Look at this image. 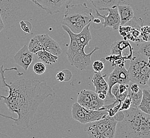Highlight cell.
<instances>
[{
  "instance_id": "cell-1",
  "label": "cell",
  "mask_w": 150,
  "mask_h": 138,
  "mask_svg": "<svg viewBox=\"0 0 150 138\" xmlns=\"http://www.w3.org/2000/svg\"><path fill=\"white\" fill-rule=\"evenodd\" d=\"M3 65L0 67L3 86L8 88V96L0 95L10 112L16 113L17 118L0 116L11 119L18 127L24 128L34 125L54 103L55 92L44 80L23 78L8 84L6 81Z\"/></svg>"
},
{
  "instance_id": "cell-2",
  "label": "cell",
  "mask_w": 150,
  "mask_h": 138,
  "mask_svg": "<svg viewBox=\"0 0 150 138\" xmlns=\"http://www.w3.org/2000/svg\"><path fill=\"white\" fill-rule=\"evenodd\" d=\"M122 112L124 116L117 123L115 138H150V115L132 107Z\"/></svg>"
},
{
  "instance_id": "cell-3",
  "label": "cell",
  "mask_w": 150,
  "mask_h": 138,
  "mask_svg": "<svg viewBox=\"0 0 150 138\" xmlns=\"http://www.w3.org/2000/svg\"><path fill=\"white\" fill-rule=\"evenodd\" d=\"M94 19L93 10L86 3L70 4L66 8L61 24L68 27L72 32L78 34Z\"/></svg>"
},
{
  "instance_id": "cell-4",
  "label": "cell",
  "mask_w": 150,
  "mask_h": 138,
  "mask_svg": "<svg viewBox=\"0 0 150 138\" xmlns=\"http://www.w3.org/2000/svg\"><path fill=\"white\" fill-rule=\"evenodd\" d=\"M62 28L68 33L70 37V44L68 46L66 52L67 58L71 65L80 70L86 69L91 63V56L96 51L100 49L98 46H95L92 51L88 54L85 53L84 48L79 46L77 40L75 37V34L66 26L62 25Z\"/></svg>"
},
{
  "instance_id": "cell-5",
  "label": "cell",
  "mask_w": 150,
  "mask_h": 138,
  "mask_svg": "<svg viewBox=\"0 0 150 138\" xmlns=\"http://www.w3.org/2000/svg\"><path fill=\"white\" fill-rule=\"evenodd\" d=\"M0 15L6 28L14 26L25 15L17 2L0 0Z\"/></svg>"
},
{
  "instance_id": "cell-6",
  "label": "cell",
  "mask_w": 150,
  "mask_h": 138,
  "mask_svg": "<svg viewBox=\"0 0 150 138\" xmlns=\"http://www.w3.org/2000/svg\"><path fill=\"white\" fill-rule=\"evenodd\" d=\"M118 121L113 117L108 115L105 118L85 124L84 131L87 133L90 138H98L102 133Z\"/></svg>"
},
{
  "instance_id": "cell-7",
  "label": "cell",
  "mask_w": 150,
  "mask_h": 138,
  "mask_svg": "<svg viewBox=\"0 0 150 138\" xmlns=\"http://www.w3.org/2000/svg\"><path fill=\"white\" fill-rule=\"evenodd\" d=\"M32 2L46 12L53 15L61 13L70 5L74 0H30Z\"/></svg>"
},
{
  "instance_id": "cell-8",
  "label": "cell",
  "mask_w": 150,
  "mask_h": 138,
  "mask_svg": "<svg viewBox=\"0 0 150 138\" xmlns=\"http://www.w3.org/2000/svg\"><path fill=\"white\" fill-rule=\"evenodd\" d=\"M103 11L108 12V15H101L98 10L95 9L96 16L100 17L104 19V22L102 24L104 28L111 27L114 30H118L120 27L121 20L119 13L118 6L111 9H104Z\"/></svg>"
},
{
  "instance_id": "cell-9",
  "label": "cell",
  "mask_w": 150,
  "mask_h": 138,
  "mask_svg": "<svg viewBox=\"0 0 150 138\" xmlns=\"http://www.w3.org/2000/svg\"><path fill=\"white\" fill-rule=\"evenodd\" d=\"M111 54L119 55L125 60H131L133 58V49L127 41H117L111 46Z\"/></svg>"
},
{
  "instance_id": "cell-10",
  "label": "cell",
  "mask_w": 150,
  "mask_h": 138,
  "mask_svg": "<svg viewBox=\"0 0 150 138\" xmlns=\"http://www.w3.org/2000/svg\"><path fill=\"white\" fill-rule=\"evenodd\" d=\"M15 63L27 71L34 60V54L30 52L28 46H24L14 56Z\"/></svg>"
},
{
  "instance_id": "cell-11",
  "label": "cell",
  "mask_w": 150,
  "mask_h": 138,
  "mask_svg": "<svg viewBox=\"0 0 150 138\" xmlns=\"http://www.w3.org/2000/svg\"><path fill=\"white\" fill-rule=\"evenodd\" d=\"M38 38L43 46L45 51L56 56L60 55L62 50L58 42L51 37L49 34H38Z\"/></svg>"
},
{
  "instance_id": "cell-12",
  "label": "cell",
  "mask_w": 150,
  "mask_h": 138,
  "mask_svg": "<svg viewBox=\"0 0 150 138\" xmlns=\"http://www.w3.org/2000/svg\"><path fill=\"white\" fill-rule=\"evenodd\" d=\"M106 75H102L101 72H94L91 81L95 87V92L97 94L102 92L108 95L109 86L108 82L104 79V77Z\"/></svg>"
},
{
  "instance_id": "cell-13",
  "label": "cell",
  "mask_w": 150,
  "mask_h": 138,
  "mask_svg": "<svg viewBox=\"0 0 150 138\" xmlns=\"http://www.w3.org/2000/svg\"><path fill=\"white\" fill-rule=\"evenodd\" d=\"M119 13L120 17V26H124L134 18V12L129 5H119Z\"/></svg>"
},
{
  "instance_id": "cell-14",
  "label": "cell",
  "mask_w": 150,
  "mask_h": 138,
  "mask_svg": "<svg viewBox=\"0 0 150 138\" xmlns=\"http://www.w3.org/2000/svg\"><path fill=\"white\" fill-rule=\"evenodd\" d=\"M91 24L92 23L85 27L84 29L82 30L81 32L78 34L74 33L75 37L77 40L79 46L84 49L86 46H89V42L92 39V37L90 29V26L91 25Z\"/></svg>"
},
{
  "instance_id": "cell-15",
  "label": "cell",
  "mask_w": 150,
  "mask_h": 138,
  "mask_svg": "<svg viewBox=\"0 0 150 138\" xmlns=\"http://www.w3.org/2000/svg\"><path fill=\"white\" fill-rule=\"evenodd\" d=\"M141 88L143 97L139 108L142 112L150 115V87L146 86Z\"/></svg>"
},
{
  "instance_id": "cell-16",
  "label": "cell",
  "mask_w": 150,
  "mask_h": 138,
  "mask_svg": "<svg viewBox=\"0 0 150 138\" xmlns=\"http://www.w3.org/2000/svg\"><path fill=\"white\" fill-rule=\"evenodd\" d=\"M122 0H95L91 3L98 10L113 8L120 4Z\"/></svg>"
},
{
  "instance_id": "cell-17",
  "label": "cell",
  "mask_w": 150,
  "mask_h": 138,
  "mask_svg": "<svg viewBox=\"0 0 150 138\" xmlns=\"http://www.w3.org/2000/svg\"><path fill=\"white\" fill-rule=\"evenodd\" d=\"M92 90L83 89L79 92L77 98V103L81 106L89 108L92 101Z\"/></svg>"
},
{
  "instance_id": "cell-18",
  "label": "cell",
  "mask_w": 150,
  "mask_h": 138,
  "mask_svg": "<svg viewBox=\"0 0 150 138\" xmlns=\"http://www.w3.org/2000/svg\"><path fill=\"white\" fill-rule=\"evenodd\" d=\"M36 54L40 60L44 64L47 65H52L53 64L55 63L58 60V56L52 54L45 50L40 51Z\"/></svg>"
},
{
  "instance_id": "cell-19",
  "label": "cell",
  "mask_w": 150,
  "mask_h": 138,
  "mask_svg": "<svg viewBox=\"0 0 150 138\" xmlns=\"http://www.w3.org/2000/svg\"><path fill=\"white\" fill-rule=\"evenodd\" d=\"M114 70L115 71L118 77L119 84H130L131 81L129 75L128 70L126 69L124 66H115Z\"/></svg>"
},
{
  "instance_id": "cell-20",
  "label": "cell",
  "mask_w": 150,
  "mask_h": 138,
  "mask_svg": "<svg viewBox=\"0 0 150 138\" xmlns=\"http://www.w3.org/2000/svg\"><path fill=\"white\" fill-rule=\"evenodd\" d=\"M28 48L30 52L35 54L40 51L44 50L43 46L40 43V40L38 39L37 35L35 36L30 39L28 46Z\"/></svg>"
},
{
  "instance_id": "cell-21",
  "label": "cell",
  "mask_w": 150,
  "mask_h": 138,
  "mask_svg": "<svg viewBox=\"0 0 150 138\" xmlns=\"http://www.w3.org/2000/svg\"><path fill=\"white\" fill-rule=\"evenodd\" d=\"M105 104V101L101 100V99L98 98V95L93 91L92 94V101L90 104V106L89 109L93 110H100L104 106Z\"/></svg>"
},
{
  "instance_id": "cell-22",
  "label": "cell",
  "mask_w": 150,
  "mask_h": 138,
  "mask_svg": "<svg viewBox=\"0 0 150 138\" xmlns=\"http://www.w3.org/2000/svg\"><path fill=\"white\" fill-rule=\"evenodd\" d=\"M128 95L130 96L132 99L131 107L139 108V106L141 104L142 100V97H143L142 89H141L139 92L137 93H132L129 91Z\"/></svg>"
},
{
  "instance_id": "cell-23",
  "label": "cell",
  "mask_w": 150,
  "mask_h": 138,
  "mask_svg": "<svg viewBox=\"0 0 150 138\" xmlns=\"http://www.w3.org/2000/svg\"><path fill=\"white\" fill-rule=\"evenodd\" d=\"M138 51L145 57L150 59V41L141 44Z\"/></svg>"
},
{
  "instance_id": "cell-24",
  "label": "cell",
  "mask_w": 150,
  "mask_h": 138,
  "mask_svg": "<svg viewBox=\"0 0 150 138\" xmlns=\"http://www.w3.org/2000/svg\"><path fill=\"white\" fill-rule=\"evenodd\" d=\"M117 124H115L111 126L98 138H115Z\"/></svg>"
},
{
  "instance_id": "cell-25",
  "label": "cell",
  "mask_w": 150,
  "mask_h": 138,
  "mask_svg": "<svg viewBox=\"0 0 150 138\" xmlns=\"http://www.w3.org/2000/svg\"><path fill=\"white\" fill-rule=\"evenodd\" d=\"M105 62V59L104 58H102L101 60L95 61L93 64V68L95 72H101L104 69Z\"/></svg>"
},
{
  "instance_id": "cell-26",
  "label": "cell",
  "mask_w": 150,
  "mask_h": 138,
  "mask_svg": "<svg viewBox=\"0 0 150 138\" xmlns=\"http://www.w3.org/2000/svg\"><path fill=\"white\" fill-rule=\"evenodd\" d=\"M46 66L43 63L38 62L35 64L33 67L34 72L38 75H42L46 71Z\"/></svg>"
},
{
  "instance_id": "cell-27",
  "label": "cell",
  "mask_w": 150,
  "mask_h": 138,
  "mask_svg": "<svg viewBox=\"0 0 150 138\" xmlns=\"http://www.w3.org/2000/svg\"><path fill=\"white\" fill-rule=\"evenodd\" d=\"M132 105V99L129 95H128L124 101H122L121 104V107L119 109V111H127L131 107Z\"/></svg>"
},
{
  "instance_id": "cell-28",
  "label": "cell",
  "mask_w": 150,
  "mask_h": 138,
  "mask_svg": "<svg viewBox=\"0 0 150 138\" xmlns=\"http://www.w3.org/2000/svg\"><path fill=\"white\" fill-rule=\"evenodd\" d=\"M20 25L21 29H23V32H25L26 33L29 34L32 31V24L28 21L22 20L20 22Z\"/></svg>"
},
{
  "instance_id": "cell-29",
  "label": "cell",
  "mask_w": 150,
  "mask_h": 138,
  "mask_svg": "<svg viewBox=\"0 0 150 138\" xmlns=\"http://www.w3.org/2000/svg\"><path fill=\"white\" fill-rule=\"evenodd\" d=\"M64 73L65 75V80L64 82H67L69 81L71 79L72 77V72H71L70 70L68 69H64L62 70Z\"/></svg>"
},
{
  "instance_id": "cell-30",
  "label": "cell",
  "mask_w": 150,
  "mask_h": 138,
  "mask_svg": "<svg viewBox=\"0 0 150 138\" xmlns=\"http://www.w3.org/2000/svg\"><path fill=\"white\" fill-rule=\"evenodd\" d=\"M56 79L60 82H64L65 80V75L63 71H61L57 73L56 75Z\"/></svg>"
},
{
  "instance_id": "cell-31",
  "label": "cell",
  "mask_w": 150,
  "mask_h": 138,
  "mask_svg": "<svg viewBox=\"0 0 150 138\" xmlns=\"http://www.w3.org/2000/svg\"><path fill=\"white\" fill-rule=\"evenodd\" d=\"M5 28H6L5 24L4 23L3 20L1 16V15H0V32H2Z\"/></svg>"
},
{
  "instance_id": "cell-32",
  "label": "cell",
  "mask_w": 150,
  "mask_h": 138,
  "mask_svg": "<svg viewBox=\"0 0 150 138\" xmlns=\"http://www.w3.org/2000/svg\"><path fill=\"white\" fill-rule=\"evenodd\" d=\"M98 95V98H100V99H101V100L104 101V100H105L106 98H107V95L104 94L102 93V92L99 93Z\"/></svg>"
},
{
  "instance_id": "cell-33",
  "label": "cell",
  "mask_w": 150,
  "mask_h": 138,
  "mask_svg": "<svg viewBox=\"0 0 150 138\" xmlns=\"http://www.w3.org/2000/svg\"><path fill=\"white\" fill-rule=\"evenodd\" d=\"M93 23H95V24H100L101 23V20L98 18H96V19H94V20H93Z\"/></svg>"
},
{
  "instance_id": "cell-34",
  "label": "cell",
  "mask_w": 150,
  "mask_h": 138,
  "mask_svg": "<svg viewBox=\"0 0 150 138\" xmlns=\"http://www.w3.org/2000/svg\"><path fill=\"white\" fill-rule=\"evenodd\" d=\"M0 138H11L6 134L0 132Z\"/></svg>"
},
{
  "instance_id": "cell-35",
  "label": "cell",
  "mask_w": 150,
  "mask_h": 138,
  "mask_svg": "<svg viewBox=\"0 0 150 138\" xmlns=\"http://www.w3.org/2000/svg\"><path fill=\"white\" fill-rule=\"evenodd\" d=\"M147 86H149L150 87V79H149V82H148V84H147Z\"/></svg>"
},
{
  "instance_id": "cell-36",
  "label": "cell",
  "mask_w": 150,
  "mask_h": 138,
  "mask_svg": "<svg viewBox=\"0 0 150 138\" xmlns=\"http://www.w3.org/2000/svg\"><path fill=\"white\" fill-rule=\"evenodd\" d=\"M88 1H90V2L91 3V2H92L93 1H95V0H88Z\"/></svg>"
}]
</instances>
